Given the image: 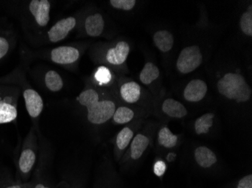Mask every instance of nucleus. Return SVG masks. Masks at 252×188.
<instances>
[{
    "mask_svg": "<svg viewBox=\"0 0 252 188\" xmlns=\"http://www.w3.org/2000/svg\"><path fill=\"white\" fill-rule=\"evenodd\" d=\"M76 101L86 108L88 121L93 125H102L111 120L117 107L113 97L104 95L103 92L91 85L79 93Z\"/></svg>",
    "mask_w": 252,
    "mask_h": 188,
    "instance_id": "f257e3e1",
    "label": "nucleus"
},
{
    "mask_svg": "<svg viewBox=\"0 0 252 188\" xmlns=\"http://www.w3.org/2000/svg\"><path fill=\"white\" fill-rule=\"evenodd\" d=\"M0 83L2 84H11L19 87L30 117L32 119L39 118L43 111V100L39 93L30 85L25 74L20 69H16L8 76L2 78L0 79Z\"/></svg>",
    "mask_w": 252,
    "mask_h": 188,
    "instance_id": "f03ea898",
    "label": "nucleus"
},
{
    "mask_svg": "<svg viewBox=\"0 0 252 188\" xmlns=\"http://www.w3.org/2000/svg\"><path fill=\"white\" fill-rule=\"evenodd\" d=\"M220 94L228 100L237 103H246L252 97V90L241 74L229 73L217 82Z\"/></svg>",
    "mask_w": 252,
    "mask_h": 188,
    "instance_id": "7ed1b4c3",
    "label": "nucleus"
},
{
    "mask_svg": "<svg viewBox=\"0 0 252 188\" xmlns=\"http://www.w3.org/2000/svg\"><path fill=\"white\" fill-rule=\"evenodd\" d=\"M21 90L11 84L0 85V124H8L18 117V100Z\"/></svg>",
    "mask_w": 252,
    "mask_h": 188,
    "instance_id": "20e7f679",
    "label": "nucleus"
},
{
    "mask_svg": "<svg viewBox=\"0 0 252 188\" xmlns=\"http://www.w3.org/2000/svg\"><path fill=\"white\" fill-rule=\"evenodd\" d=\"M38 155V139L36 129L32 127L23 145L19 159L18 170L23 179H28L36 165Z\"/></svg>",
    "mask_w": 252,
    "mask_h": 188,
    "instance_id": "39448f33",
    "label": "nucleus"
},
{
    "mask_svg": "<svg viewBox=\"0 0 252 188\" xmlns=\"http://www.w3.org/2000/svg\"><path fill=\"white\" fill-rule=\"evenodd\" d=\"M81 56L80 50L73 45H62L55 47L45 53L43 57L46 58L55 64L64 68L74 66Z\"/></svg>",
    "mask_w": 252,
    "mask_h": 188,
    "instance_id": "423d86ee",
    "label": "nucleus"
},
{
    "mask_svg": "<svg viewBox=\"0 0 252 188\" xmlns=\"http://www.w3.org/2000/svg\"><path fill=\"white\" fill-rule=\"evenodd\" d=\"M202 60L203 56L198 45L186 47L178 56L177 69L181 74H189L201 66Z\"/></svg>",
    "mask_w": 252,
    "mask_h": 188,
    "instance_id": "0eeeda50",
    "label": "nucleus"
},
{
    "mask_svg": "<svg viewBox=\"0 0 252 188\" xmlns=\"http://www.w3.org/2000/svg\"><path fill=\"white\" fill-rule=\"evenodd\" d=\"M129 52V44L126 41H119L103 51L101 59L107 66L119 69L126 63Z\"/></svg>",
    "mask_w": 252,
    "mask_h": 188,
    "instance_id": "6e6552de",
    "label": "nucleus"
},
{
    "mask_svg": "<svg viewBox=\"0 0 252 188\" xmlns=\"http://www.w3.org/2000/svg\"><path fill=\"white\" fill-rule=\"evenodd\" d=\"M51 8V2L48 0H31L28 3V12L34 25L39 29H43L49 25Z\"/></svg>",
    "mask_w": 252,
    "mask_h": 188,
    "instance_id": "1a4fd4ad",
    "label": "nucleus"
},
{
    "mask_svg": "<svg viewBox=\"0 0 252 188\" xmlns=\"http://www.w3.org/2000/svg\"><path fill=\"white\" fill-rule=\"evenodd\" d=\"M76 25L77 19L74 16L59 20L48 30L46 33L48 42L56 44L64 40L70 32L75 29Z\"/></svg>",
    "mask_w": 252,
    "mask_h": 188,
    "instance_id": "9d476101",
    "label": "nucleus"
},
{
    "mask_svg": "<svg viewBox=\"0 0 252 188\" xmlns=\"http://www.w3.org/2000/svg\"><path fill=\"white\" fill-rule=\"evenodd\" d=\"M119 96L126 104H136L141 99V86L134 81H124L119 86Z\"/></svg>",
    "mask_w": 252,
    "mask_h": 188,
    "instance_id": "9b49d317",
    "label": "nucleus"
},
{
    "mask_svg": "<svg viewBox=\"0 0 252 188\" xmlns=\"http://www.w3.org/2000/svg\"><path fill=\"white\" fill-rule=\"evenodd\" d=\"M150 145V138L144 134H137L134 135L129 145V149L125 155V161L127 159L131 161H138L141 159L146 150Z\"/></svg>",
    "mask_w": 252,
    "mask_h": 188,
    "instance_id": "f8f14e48",
    "label": "nucleus"
},
{
    "mask_svg": "<svg viewBox=\"0 0 252 188\" xmlns=\"http://www.w3.org/2000/svg\"><path fill=\"white\" fill-rule=\"evenodd\" d=\"M208 91V86L201 79H193L188 83L184 90V97L187 101L197 103L203 100Z\"/></svg>",
    "mask_w": 252,
    "mask_h": 188,
    "instance_id": "ddd939ff",
    "label": "nucleus"
},
{
    "mask_svg": "<svg viewBox=\"0 0 252 188\" xmlns=\"http://www.w3.org/2000/svg\"><path fill=\"white\" fill-rule=\"evenodd\" d=\"M105 22L101 14L94 13L86 17L84 21V30L90 37H98L104 32Z\"/></svg>",
    "mask_w": 252,
    "mask_h": 188,
    "instance_id": "4468645a",
    "label": "nucleus"
},
{
    "mask_svg": "<svg viewBox=\"0 0 252 188\" xmlns=\"http://www.w3.org/2000/svg\"><path fill=\"white\" fill-rule=\"evenodd\" d=\"M134 135V127L133 124L123 127L118 133L115 140V151L117 158H121L125 151L129 147Z\"/></svg>",
    "mask_w": 252,
    "mask_h": 188,
    "instance_id": "2eb2a0df",
    "label": "nucleus"
},
{
    "mask_svg": "<svg viewBox=\"0 0 252 188\" xmlns=\"http://www.w3.org/2000/svg\"><path fill=\"white\" fill-rule=\"evenodd\" d=\"M194 158L196 163L204 169L212 167L218 161L214 151L205 146H199L195 149Z\"/></svg>",
    "mask_w": 252,
    "mask_h": 188,
    "instance_id": "dca6fc26",
    "label": "nucleus"
},
{
    "mask_svg": "<svg viewBox=\"0 0 252 188\" xmlns=\"http://www.w3.org/2000/svg\"><path fill=\"white\" fill-rule=\"evenodd\" d=\"M162 110L167 116L181 119L188 115V109L180 102L174 99H167L162 103Z\"/></svg>",
    "mask_w": 252,
    "mask_h": 188,
    "instance_id": "f3484780",
    "label": "nucleus"
},
{
    "mask_svg": "<svg viewBox=\"0 0 252 188\" xmlns=\"http://www.w3.org/2000/svg\"><path fill=\"white\" fill-rule=\"evenodd\" d=\"M42 81L45 88L52 93L61 91L64 87L63 78L56 70L53 69H49L45 72Z\"/></svg>",
    "mask_w": 252,
    "mask_h": 188,
    "instance_id": "a211bd4d",
    "label": "nucleus"
},
{
    "mask_svg": "<svg viewBox=\"0 0 252 188\" xmlns=\"http://www.w3.org/2000/svg\"><path fill=\"white\" fill-rule=\"evenodd\" d=\"M154 42L158 50L165 53L173 48L175 39L173 35L168 31L158 30L154 34Z\"/></svg>",
    "mask_w": 252,
    "mask_h": 188,
    "instance_id": "6ab92c4d",
    "label": "nucleus"
},
{
    "mask_svg": "<svg viewBox=\"0 0 252 188\" xmlns=\"http://www.w3.org/2000/svg\"><path fill=\"white\" fill-rule=\"evenodd\" d=\"M135 117L134 108L128 106H120L116 108L111 120L113 124L117 125H123L131 123Z\"/></svg>",
    "mask_w": 252,
    "mask_h": 188,
    "instance_id": "aec40b11",
    "label": "nucleus"
},
{
    "mask_svg": "<svg viewBox=\"0 0 252 188\" xmlns=\"http://www.w3.org/2000/svg\"><path fill=\"white\" fill-rule=\"evenodd\" d=\"M93 77L97 85L101 87L111 85L114 79V76L111 70L106 66H99L94 72Z\"/></svg>",
    "mask_w": 252,
    "mask_h": 188,
    "instance_id": "412c9836",
    "label": "nucleus"
},
{
    "mask_svg": "<svg viewBox=\"0 0 252 188\" xmlns=\"http://www.w3.org/2000/svg\"><path fill=\"white\" fill-rule=\"evenodd\" d=\"M159 76V69L154 63L148 62L144 65L140 73V81L145 85L151 84Z\"/></svg>",
    "mask_w": 252,
    "mask_h": 188,
    "instance_id": "4be33fe9",
    "label": "nucleus"
},
{
    "mask_svg": "<svg viewBox=\"0 0 252 188\" xmlns=\"http://www.w3.org/2000/svg\"><path fill=\"white\" fill-rule=\"evenodd\" d=\"M214 117H215V114L213 113H206L198 117L194 124V129L196 134L197 135L207 134L210 131L211 127L213 126Z\"/></svg>",
    "mask_w": 252,
    "mask_h": 188,
    "instance_id": "5701e85b",
    "label": "nucleus"
},
{
    "mask_svg": "<svg viewBox=\"0 0 252 188\" xmlns=\"http://www.w3.org/2000/svg\"><path fill=\"white\" fill-rule=\"evenodd\" d=\"M158 142L160 145L166 148H172L176 146L178 136L172 134L169 128L162 127L158 134Z\"/></svg>",
    "mask_w": 252,
    "mask_h": 188,
    "instance_id": "b1692460",
    "label": "nucleus"
},
{
    "mask_svg": "<svg viewBox=\"0 0 252 188\" xmlns=\"http://www.w3.org/2000/svg\"><path fill=\"white\" fill-rule=\"evenodd\" d=\"M240 28L246 36H252V5L242 15L240 18Z\"/></svg>",
    "mask_w": 252,
    "mask_h": 188,
    "instance_id": "393cba45",
    "label": "nucleus"
},
{
    "mask_svg": "<svg viewBox=\"0 0 252 188\" xmlns=\"http://www.w3.org/2000/svg\"><path fill=\"white\" fill-rule=\"evenodd\" d=\"M12 39L6 36V32H0V61L12 50Z\"/></svg>",
    "mask_w": 252,
    "mask_h": 188,
    "instance_id": "a878e982",
    "label": "nucleus"
},
{
    "mask_svg": "<svg viewBox=\"0 0 252 188\" xmlns=\"http://www.w3.org/2000/svg\"><path fill=\"white\" fill-rule=\"evenodd\" d=\"M135 0H110L109 3L113 8L121 11H131L136 5Z\"/></svg>",
    "mask_w": 252,
    "mask_h": 188,
    "instance_id": "bb28decb",
    "label": "nucleus"
},
{
    "mask_svg": "<svg viewBox=\"0 0 252 188\" xmlns=\"http://www.w3.org/2000/svg\"><path fill=\"white\" fill-rule=\"evenodd\" d=\"M166 171V165L162 161H158L154 165V172L158 177H162Z\"/></svg>",
    "mask_w": 252,
    "mask_h": 188,
    "instance_id": "cd10ccee",
    "label": "nucleus"
},
{
    "mask_svg": "<svg viewBox=\"0 0 252 188\" xmlns=\"http://www.w3.org/2000/svg\"><path fill=\"white\" fill-rule=\"evenodd\" d=\"M236 188H252V175H246L238 182Z\"/></svg>",
    "mask_w": 252,
    "mask_h": 188,
    "instance_id": "c85d7f7f",
    "label": "nucleus"
},
{
    "mask_svg": "<svg viewBox=\"0 0 252 188\" xmlns=\"http://www.w3.org/2000/svg\"><path fill=\"white\" fill-rule=\"evenodd\" d=\"M32 185H19V184H17V185H8V186L4 188H32Z\"/></svg>",
    "mask_w": 252,
    "mask_h": 188,
    "instance_id": "c756f323",
    "label": "nucleus"
},
{
    "mask_svg": "<svg viewBox=\"0 0 252 188\" xmlns=\"http://www.w3.org/2000/svg\"><path fill=\"white\" fill-rule=\"evenodd\" d=\"M32 188H52L49 187V185H45V184L42 183V182H39V183L36 184V185H32Z\"/></svg>",
    "mask_w": 252,
    "mask_h": 188,
    "instance_id": "7c9ffc66",
    "label": "nucleus"
},
{
    "mask_svg": "<svg viewBox=\"0 0 252 188\" xmlns=\"http://www.w3.org/2000/svg\"><path fill=\"white\" fill-rule=\"evenodd\" d=\"M62 188H69V187H68L67 185H66V184H63L62 186Z\"/></svg>",
    "mask_w": 252,
    "mask_h": 188,
    "instance_id": "2f4dec72",
    "label": "nucleus"
}]
</instances>
